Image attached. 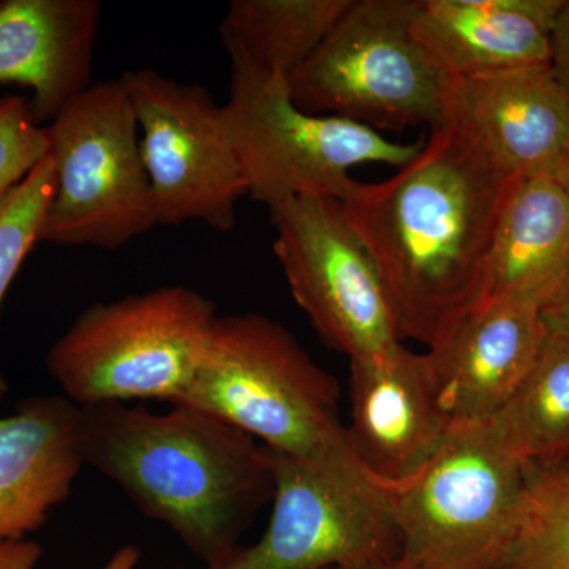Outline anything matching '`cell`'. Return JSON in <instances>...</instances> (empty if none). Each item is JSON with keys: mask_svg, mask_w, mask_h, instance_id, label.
<instances>
[{"mask_svg": "<svg viewBox=\"0 0 569 569\" xmlns=\"http://www.w3.org/2000/svg\"><path fill=\"white\" fill-rule=\"evenodd\" d=\"M516 178L449 127L380 182H356L340 211L376 263L400 337L432 348L477 302Z\"/></svg>", "mask_w": 569, "mask_h": 569, "instance_id": "obj_1", "label": "cell"}, {"mask_svg": "<svg viewBox=\"0 0 569 569\" xmlns=\"http://www.w3.org/2000/svg\"><path fill=\"white\" fill-rule=\"evenodd\" d=\"M82 455L142 515L164 523L208 568L274 496L269 449L224 419L183 403L81 407Z\"/></svg>", "mask_w": 569, "mask_h": 569, "instance_id": "obj_2", "label": "cell"}, {"mask_svg": "<svg viewBox=\"0 0 569 569\" xmlns=\"http://www.w3.org/2000/svg\"><path fill=\"white\" fill-rule=\"evenodd\" d=\"M216 318L211 299L183 284L97 302L52 343L48 370L78 407L173 406L192 383Z\"/></svg>", "mask_w": 569, "mask_h": 569, "instance_id": "obj_3", "label": "cell"}, {"mask_svg": "<svg viewBox=\"0 0 569 569\" xmlns=\"http://www.w3.org/2000/svg\"><path fill=\"white\" fill-rule=\"evenodd\" d=\"M178 403L216 415L282 455H307L346 437L335 378L283 325L260 313L217 316Z\"/></svg>", "mask_w": 569, "mask_h": 569, "instance_id": "obj_4", "label": "cell"}, {"mask_svg": "<svg viewBox=\"0 0 569 569\" xmlns=\"http://www.w3.org/2000/svg\"><path fill=\"white\" fill-rule=\"evenodd\" d=\"M271 452V519L252 546L208 569L361 567L402 553L392 489L373 477L346 437L291 456Z\"/></svg>", "mask_w": 569, "mask_h": 569, "instance_id": "obj_5", "label": "cell"}, {"mask_svg": "<svg viewBox=\"0 0 569 569\" xmlns=\"http://www.w3.org/2000/svg\"><path fill=\"white\" fill-rule=\"evenodd\" d=\"M43 129L56 186L39 242L114 250L156 227L140 123L122 78L89 86Z\"/></svg>", "mask_w": 569, "mask_h": 569, "instance_id": "obj_6", "label": "cell"}, {"mask_svg": "<svg viewBox=\"0 0 569 569\" xmlns=\"http://www.w3.org/2000/svg\"><path fill=\"white\" fill-rule=\"evenodd\" d=\"M415 9L417 0H353L318 50L287 78L293 102L380 133L440 129L448 74L415 37Z\"/></svg>", "mask_w": 569, "mask_h": 569, "instance_id": "obj_7", "label": "cell"}, {"mask_svg": "<svg viewBox=\"0 0 569 569\" xmlns=\"http://www.w3.org/2000/svg\"><path fill=\"white\" fill-rule=\"evenodd\" d=\"M223 112L249 197L269 212L295 198L346 200L358 182L350 174L355 167L380 163L399 170L422 146L301 110L284 78L241 66H231V96Z\"/></svg>", "mask_w": 569, "mask_h": 569, "instance_id": "obj_8", "label": "cell"}, {"mask_svg": "<svg viewBox=\"0 0 569 569\" xmlns=\"http://www.w3.org/2000/svg\"><path fill=\"white\" fill-rule=\"evenodd\" d=\"M526 485L496 419L452 426L417 477L392 489L402 552L427 569H496Z\"/></svg>", "mask_w": 569, "mask_h": 569, "instance_id": "obj_9", "label": "cell"}, {"mask_svg": "<svg viewBox=\"0 0 569 569\" xmlns=\"http://www.w3.org/2000/svg\"><path fill=\"white\" fill-rule=\"evenodd\" d=\"M151 181L157 224L201 222L231 231L236 206L249 194L222 104L203 86L159 71H126Z\"/></svg>", "mask_w": 569, "mask_h": 569, "instance_id": "obj_10", "label": "cell"}, {"mask_svg": "<svg viewBox=\"0 0 569 569\" xmlns=\"http://www.w3.org/2000/svg\"><path fill=\"white\" fill-rule=\"evenodd\" d=\"M271 219L291 295L326 346L353 361L402 343L380 272L339 201L295 198Z\"/></svg>", "mask_w": 569, "mask_h": 569, "instance_id": "obj_11", "label": "cell"}, {"mask_svg": "<svg viewBox=\"0 0 569 569\" xmlns=\"http://www.w3.org/2000/svg\"><path fill=\"white\" fill-rule=\"evenodd\" d=\"M350 373L348 443L359 462L389 488L406 485L452 429L429 355L399 343L387 353L353 359Z\"/></svg>", "mask_w": 569, "mask_h": 569, "instance_id": "obj_12", "label": "cell"}, {"mask_svg": "<svg viewBox=\"0 0 569 569\" xmlns=\"http://www.w3.org/2000/svg\"><path fill=\"white\" fill-rule=\"evenodd\" d=\"M443 126L511 178L550 176L569 140V92L550 63L448 77Z\"/></svg>", "mask_w": 569, "mask_h": 569, "instance_id": "obj_13", "label": "cell"}, {"mask_svg": "<svg viewBox=\"0 0 569 569\" xmlns=\"http://www.w3.org/2000/svg\"><path fill=\"white\" fill-rule=\"evenodd\" d=\"M548 331L537 305L471 307L427 350L451 425L496 418L533 365Z\"/></svg>", "mask_w": 569, "mask_h": 569, "instance_id": "obj_14", "label": "cell"}, {"mask_svg": "<svg viewBox=\"0 0 569 569\" xmlns=\"http://www.w3.org/2000/svg\"><path fill=\"white\" fill-rule=\"evenodd\" d=\"M99 0L0 2V88L31 89L33 118L50 123L91 82Z\"/></svg>", "mask_w": 569, "mask_h": 569, "instance_id": "obj_15", "label": "cell"}, {"mask_svg": "<svg viewBox=\"0 0 569 569\" xmlns=\"http://www.w3.org/2000/svg\"><path fill=\"white\" fill-rule=\"evenodd\" d=\"M82 466L81 407L66 396L31 397L0 417V541L39 530Z\"/></svg>", "mask_w": 569, "mask_h": 569, "instance_id": "obj_16", "label": "cell"}, {"mask_svg": "<svg viewBox=\"0 0 569 569\" xmlns=\"http://www.w3.org/2000/svg\"><path fill=\"white\" fill-rule=\"evenodd\" d=\"M565 0H417L413 33L448 77L548 66Z\"/></svg>", "mask_w": 569, "mask_h": 569, "instance_id": "obj_17", "label": "cell"}, {"mask_svg": "<svg viewBox=\"0 0 569 569\" xmlns=\"http://www.w3.org/2000/svg\"><path fill=\"white\" fill-rule=\"evenodd\" d=\"M568 279L569 194L552 176H520L498 217L475 306L529 302L542 309Z\"/></svg>", "mask_w": 569, "mask_h": 569, "instance_id": "obj_18", "label": "cell"}, {"mask_svg": "<svg viewBox=\"0 0 569 569\" xmlns=\"http://www.w3.org/2000/svg\"><path fill=\"white\" fill-rule=\"evenodd\" d=\"M353 0H233L222 24L231 66L287 80L318 50Z\"/></svg>", "mask_w": 569, "mask_h": 569, "instance_id": "obj_19", "label": "cell"}, {"mask_svg": "<svg viewBox=\"0 0 569 569\" xmlns=\"http://www.w3.org/2000/svg\"><path fill=\"white\" fill-rule=\"evenodd\" d=\"M493 419L512 455L526 466L568 462V335L549 329L533 365Z\"/></svg>", "mask_w": 569, "mask_h": 569, "instance_id": "obj_20", "label": "cell"}, {"mask_svg": "<svg viewBox=\"0 0 569 569\" xmlns=\"http://www.w3.org/2000/svg\"><path fill=\"white\" fill-rule=\"evenodd\" d=\"M496 569H569V460L527 466L515 531Z\"/></svg>", "mask_w": 569, "mask_h": 569, "instance_id": "obj_21", "label": "cell"}, {"mask_svg": "<svg viewBox=\"0 0 569 569\" xmlns=\"http://www.w3.org/2000/svg\"><path fill=\"white\" fill-rule=\"evenodd\" d=\"M54 186V163L47 156L0 200V307L26 258L39 244L41 222ZM7 389L0 370V400Z\"/></svg>", "mask_w": 569, "mask_h": 569, "instance_id": "obj_22", "label": "cell"}, {"mask_svg": "<svg viewBox=\"0 0 569 569\" xmlns=\"http://www.w3.org/2000/svg\"><path fill=\"white\" fill-rule=\"evenodd\" d=\"M47 156V137L33 118L31 100L0 99V200Z\"/></svg>", "mask_w": 569, "mask_h": 569, "instance_id": "obj_23", "label": "cell"}, {"mask_svg": "<svg viewBox=\"0 0 569 569\" xmlns=\"http://www.w3.org/2000/svg\"><path fill=\"white\" fill-rule=\"evenodd\" d=\"M552 56L550 67L553 74L569 92V0H565L559 18L552 29Z\"/></svg>", "mask_w": 569, "mask_h": 569, "instance_id": "obj_24", "label": "cell"}, {"mask_svg": "<svg viewBox=\"0 0 569 569\" xmlns=\"http://www.w3.org/2000/svg\"><path fill=\"white\" fill-rule=\"evenodd\" d=\"M40 556V546L29 539L0 541V569H33Z\"/></svg>", "mask_w": 569, "mask_h": 569, "instance_id": "obj_25", "label": "cell"}, {"mask_svg": "<svg viewBox=\"0 0 569 569\" xmlns=\"http://www.w3.org/2000/svg\"><path fill=\"white\" fill-rule=\"evenodd\" d=\"M542 320L550 331L569 336V279L548 305L542 307Z\"/></svg>", "mask_w": 569, "mask_h": 569, "instance_id": "obj_26", "label": "cell"}, {"mask_svg": "<svg viewBox=\"0 0 569 569\" xmlns=\"http://www.w3.org/2000/svg\"><path fill=\"white\" fill-rule=\"evenodd\" d=\"M140 559V549L137 546L127 545L116 550L114 556L104 563L102 569H137Z\"/></svg>", "mask_w": 569, "mask_h": 569, "instance_id": "obj_27", "label": "cell"}, {"mask_svg": "<svg viewBox=\"0 0 569 569\" xmlns=\"http://www.w3.org/2000/svg\"><path fill=\"white\" fill-rule=\"evenodd\" d=\"M326 569H427L421 563L410 559L406 553L395 557L385 561H377V563L361 565V567H336Z\"/></svg>", "mask_w": 569, "mask_h": 569, "instance_id": "obj_28", "label": "cell"}, {"mask_svg": "<svg viewBox=\"0 0 569 569\" xmlns=\"http://www.w3.org/2000/svg\"><path fill=\"white\" fill-rule=\"evenodd\" d=\"M550 176H552V178L563 187L565 192L569 194V140L567 148H565L559 162H557L556 168H553Z\"/></svg>", "mask_w": 569, "mask_h": 569, "instance_id": "obj_29", "label": "cell"}]
</instances>
